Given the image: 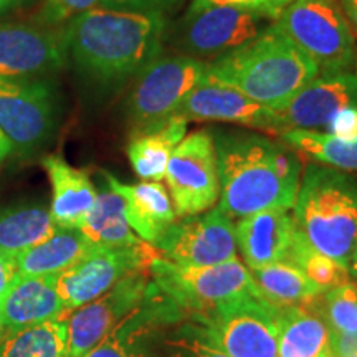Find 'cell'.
<instances>
[{
    "label": "cell",
    "mask_w": 357,
    "mask_h": 357,
    "mask_svg": "<svg viewBox=\"0 0 357 357\" xmlns=\"http://www.w3.org/2000/svg\"><path fill=\"white\" fill-rule=\"evenodd\" d=\"M167 17L96 7L63 26L66 61L93 95L123 91L162 55Z\"/></svg>",
    "instance_id": "obj_1"
},
{
    "label": "cell",
    "mask_w": 357,
    "mask_h": 357,
    "mask_svg": "<svg viewBox=\"0 0 357 357\" xmlns=\"http://www.w3.org/2000/svg\"><path fill=\"white\" fill-rule=\"evenodd\" d=\"M220 197L218 208L238 220L268 208L291 211L300 190L303 166L296 151L261 132L217 129Z\"/></svg>",
    "instance_id": "obj_2"
},
{
    "label": "cell",
    "mask_w": 357,
    "mask_h": 357,
    "mask_svg": "<svg viewBox=\"0 0 357 357\" xmlns=\"http://www.w3.org/2000/svg\"><path fill=\"white\" fill-rule=\"evenodd\" d=\"M318 75V66L271 22L245 47L211 61L205 77L280 111Z\"/></svg>",
    "instance_id": "obj_3"
},
{
    "label": "cell",
    "mask_w": 357,
    "mask_h": 357,
    "mask_svg": "<svg viewBox=\"0 0 357 357\" xmlns=\"http://www.w3.org/2000/svg\"><path fill=\"white\" fill-rule=\"evenodd\" d=\"M293 220L311 248L349 270L357 243V178L307 164L293 205Z\"/></svg>",
    "instance_id": "obj_4"
},
{
    "label": "cell",
    "mask_w": 357,
    "mask_h": 357,
    "mask_svg": "<svg viewBox=\"0 0 357 357\" xmlns=\"http://www.w3.org/2000/svg\"><path fill=\"white\" fill-rule=\"evenodd\" d=\"M149 275L185 318L263 294L240 258L211 266H182L159 255L151 263Z\"/></svg>",
    "instance_id": "obj_5"
},
{
    "label": "cell",
    "mask_w": 357,
    "mask_h": 357,
    "mask_svg": "<svg viewBox=\"0 0 357 357\" xmlns=\"http://www.w3.org/2000/svg\"><path fill=\"white\" fill-rule=\"evenodd\" d=\"M273 24L319 73L357 66V43L337 0H289Z\"/></svg>",
    "instance_id": "obj_6"
},
{
    "label": "cell",
    "mask_w": 357,
    "mask_h": 357,
    "mask_svg": "<svg viewBox=\"0 0 357 357\" xmlns=\"http://www.w3.org/2000/svg\"><path fill=\"white\" fill-rule=\"evenodd\" d=\"M271 22L260 12L192 0L184 15L167 24L166 43L177 55L211 63L255 40Z\"/></svg>",
    "instance_id": "obj_7"
},
{
    "label": "cell",
    "mask_w": 357,
    "mask_h": 357,
    "mask_svg": "<svg viewBox=\"0 0 357 357\" xmlns=\"http://www.w3.org/2000/svg\"><path fill=\"white\" fill-rule=\"evenodd\" d=\"M207 61L185 55H160L134 82L124 100L132 134L154 131L177 116L190 91L204 82Z\"/></svg>",
    "instance_id": "obj_8"
},
{
    "label": "cell",
    "mask_w": 357,
    "mask_h": 357,
    "mask_svg": "<svg viewBox=\"0 0 357 357\" xmlns=\"http://www.w3.org/2000/svg\"><path fill=\"white\" fill-rule=\"evenodd\" d=\"M61 93L53 78L0 79V129L20 154H33L55 136Z\"/></svg>",
    "instance_id": "obj_9"
},
{
    "label": "cell",
    "mask_w": 357,
    "mask_h": 357,
    "mask_svg": "<svg viewBox=\"0 0 357 357\" xmlns=\"http://www.w3.org/2000/svg\"><path fill=\"white\" fill-rule=\"evenodd\" d=\"M159 252L141 242L131 247L93 245L73 265L55 275V288L66 311H75L109 291L124 276L149 270Z\"/></svg>",
    "instance_id": "obj_10"
},
{
    "label": "cell",
    "mask_w": 357,
    "mask_h": 357,
    "mask_svg": "<svg viewBox=\"0 0 357 357\" xmlns=\"http://www.w3.org/2000/svg\"><path fill=\"white\" fill-rule=\"evenodd\" d=\"M281 307L263 294L192 316L230 357H278Z\"/></svg>",
    "instance_id": "obj_11"
},
{
    "label": "cell",
    "mask_w": 357,
    "mask_h": 357,
    "mask_svg": "<svg viewBox=\"0 0 357 357\" xmlns=\"http://www.w3.org/2000/svg\"><path fill=\"white\" fill-rule=\"evenodd\" d=\"M166 189L177 218L215 207L220 197L217 151L212 132L200 129L178 142L166 167Z\"/></svg>",
    "instance_id": "obj_12"
},
{
    "label": "cell",
    "mask_w": 357,
    "mask_h": 357,
    "mask_svg": "<svg viewBox=\"0 0 357 357\" xmlns=\"http://www.w3.org/2000/svg\"><path fill=\"white\" fill-rule=\"evenodd\" d=\"M159 255L182 266H211L236 257L235 223L220 208L177 218L154 245Z\"/></svg>",
    "instance_id": "obj_13"
},
{
    "label": "cell",
    "mask_w": 357,
    "mask_h": 357,
    "mask_svg": "<svg viewBox=\"0 0 357 357\" xmlns=\"http://www.w3.org/2000/svg\"><path fill=\"white\" fill-rule=\"evenodd\" d=\"M66 65L63 30L0 22V79L53 78Z\"/></svg>",
    "instance_id": "obj_14"
},
{
    "label": "cell",
    "mask_w": 357,
    "mask_h": 357,
    "mask_svg": "<svg viewBox=\"0 0 357 357\" xmlns=\"http://www.w3.org/2000/svg\"><path fill=\"white\" fill-rule=\"evenodd\" d=\"M149 280V270L124 276L109 291L71 312L66 319L70 357H83L137 310L146 298Z\"/></svg>",
    "instance_id": "obj_15"
},
{
    "label": "cell",
    "mask_w": 357,
    "mask_h": 357,
    "mask_svg": "<svg viewBox=\"0 0 357 357\" xmlns=\"http://www.w3.org/2000/svg\"><path fill=\"white\" fill-rule=\"evenodd\" d=\"M357 106V66L319 73L312 82L276 111L275 134L294 129L326 131L339 111Z\"/></svg>",
    "instance_id": "obj_16"
},
{
    "label": "cell",
    "mask_w": 357,
    "mask_h": 357,
    "mask_svg": "<svg viewBox=\"0 0 357 357\" xmlns=\"http://www.w3.org/2000/svg\"><path fill=\"white\" fill-rule=\"evenodd\" d=\"M178 116L189 121L235 124L275 134L276 111L266 108L238 89L205 77L185 98Z\"/></svg>",
    "instance_id": "obj_17"
},
{
    "label": "cell",
    "mask_w": 357,
    "mask_h": 357,
    "mask_svg": "<svg viewBox=\"0 0 357 357\" xmlns=\"http://www.w3.org/2000/svg\"><path fill=\"white\" fill-rule=\"evenodd\" d=\"M294 235L293 212L287 208H268L238 218L235 223L236 248L242 252L248 270L284 260Z\"/></svg>",
    "instance_id": "obj_18"
},
{
    "label": "cell",
    "mask_w": 357,
    "mask_h": 357,
    "mask_svg": "<svg viewBox=\"0 0 357 357\" xmlns=\"http://www.w3.org/2000/svg\"><path fill=\"white\" fill-rule=\"evenodd\" d=\"M3 329L17 331L68 314L55 288V275L19 276L0 298Z\"/></svg>",
    "instance_id": "obj_19"
},
{
    "label": "cell",
    "mask_w": 357,
    "mask_h": 357,
    "mask_svg": "<svg viewBox=\"0 0 357 357\" xmlns=\"http://www.w3.org/2000/svg\"><path fill=\"white\" fill-rule=\"evenodd\" d=\"M102 176L109 189L123 199L126 220L134 234L154 247L164 231L177 220L166 185L149 181L124 184L106 171H102Z\"/></svg>",
    "instance_id": "obj_20"
},
{
    "label": "cell",
    "mask_w": 357,
    "mask_h": 357,
    "mask_svg": "<svg viewBox=\"0 0 357 357\" xmlns=\"http://www.w3.org/2000/svg\"><path fill=\"white\" fill-rule=\"evenodd\" d=\"M50 178L53 199L50 213L58 229L78 230L95 205L98 192L89 176L82 169L70 166L61 155L52 154L42 160Z\"/></svg>",
    "instance_id": "obj_21"
},
{
    "label": "cell",
    "mask_w": 357,
    "mask_h": 357,
    "mask_svg": "<svg viewBox=\"0 0 357 357\" xmlns=\"http://www.w3.org/2000/svg\"><path fill=\"white\" fill-rule=\"evenodd\" d=\"M318 298L305 305L281 307L278 357H331V331Z\"/></svg>",
    "instance_id": "obj_22"
},
{
    "label": "cell",
    "mask_w": 357,
    "mask_h": 357,
    "mask_svg": "<svg viewBox=\"0 0 357 357\" xmlns=\"http://www.w3.org/2000/svg\"><path fill=\"white\" fill-rule=\"evenodd\" d=\"M185 134L187 121L178 114L154 131L132 134L126 153L134 172L142 181H162L171 154Z\"/></svg>",
    "instance_id": "obj_23"
},
{
    "label": "cell",
    "mask_w": 357,
    "mask_h": 357,
    "mask_svg": "<svg viewBox=\"0 0 357 357\" xmlns=\"http://www.w3.org/2000/svg\"><path fill=\"white\" fill-rule=\"evenodd\" d=\"M91 247L79 230L58 229L45 242L15 255L17 275H58L78 261Z\"/></svg>",
    "instance_id": "obj_24"
},
{
    "label": "cell",
    "mask_w": 357,
    "mask_h": 357,
    "mask_svg": "<svg viewBox=\"0 0 357 357\" xmlns=\"http://www.w3.org/2000/svg\"><path fill=\"white\" fill-rule=\"evenodd\" d=\"M58 230L43 204H17L0 208V248L19 255L45 242Z\"/></svg>",
    "instance_id": "obj_25"
},
{
    "label": "cell",
    "mask_w": 357,
    "mask_h": 357,
    "mask_svg": "<svg viewBox=\"0 0 357 357\" xmlns=\"http://www.w3.org/2000/svg\"><path fill=\"white\" fill-rule=\"evenodd\" d=\"M78 230L98 247H131L142 242L129 227L123 199L111 189L96 195L95 205Z\"/></svg>",
    "instance_id": "obj_26"
},
{
    "label": "cell",
    "mask_w": 357,
    "mask_h": 357,
    "mask_svg": "<svg viewBox=\"0 0 357 357\" xmlns=\"http://www.w3.org/2000/svg\"><path fill=\"white\" fill-rule=\"evenodd\" d=\"M278 136L298 155H305L312 164L344 172L357 171V139H342L328 131L310 129H294Z\"/></svg>",
    "instance_id": "obj_27"
},
{
    "label": "cell",
    "mask_w": 357,
    "mask_h": 357,
    "mask_svg": "<svg viewBox=\"0 0 357 357\" xmlns=\"http://www.w3.org/2000/svg\"><path fill=\"white\" fill-rule=\"evenodd\" d=\"M252 278L266 300L284 307L305 305L324 293L298 266L289 261H275L271 265L250 270Z\"/></svg>",
    "instance_id": "obj_28"
},
{
    "label": "cell",
    "mask_w": 357,
    "mask_h": 357,
    "mask_svg": "<svg viewBox=\"0 0 357 357\" xmlns=\"http://www.w3.org/2000/svg\"><path fill=\"white\" fill-rule=\"evenodd\" d=\"M0 357H70L65 319L8 331L0 339Z\"/></svg>",
    "instance_id": "obj_29"
},
{
    "label": "cell",
    "mask_w": 357,
    "mask_h": 357,
    "mask_svg": "<svg viewBox=\"0 0 357 357\" xmlns=\"http://www.w3.org/2000/svg\"><path fill=\"white\" fill-rule=\"evenodd\" d=\"M153 357H230L199 323L178 319L164 326L153 347Z\"/></svg>",
    "instance_id": "obj_30"
},
{
    "label": "cell",
    "mask_w": 357,
    "mask_h": 357,
    "mask_svg": "<svg viewBox=\"0 0 357 357\" xmlns=\"http://www.w3.org/2000/svg\"><path fill=\"white\" fill-rule=\"evenodd\" d=\"M289 261L294 266H298L310 278L312 283L318 284L321 289H331L337 284L344 283L349 280V270L342 265H339L336 260L323 255V253L316 252L310 245L305 242V238L298 234L294 235L291 250L284 260Z\"/></svg>",
    "instance_id": "obj_31"
},
{
    "label": "cell",
    "mask_w": 357,
    "mask_h": 357,
    "mask_svg": "<svg viewBox=\"0 0 357 357\" xmlns=\"http://www.w3.org/2000/svg\"><path fill=\"white\" fill-rule=\"evenodd\" d=\"M318 306L331 334L354 333L357 329V283L347 280L319 294Z\"/></svg>",
    "instance_id": "obj_32"
},
{
    "label": "cell",
    "mask_w": 357,
    "mask_h": 357,
    "mask_svg": "<svg viewBox=\"0 0 357 357\" xmlns=\"http://www.w3.org/2000/svg\"><path fill=\"white\" fill-rule=\"evenodd\" d=\"M101 6V0H43L37 17L40 25H66L75 17Z\"/></svg>",
    "instance_id": "obj_33"
},
{
    "label": "cell",
    "mask_w": 357,
    "mask_h": 357,
    "mask_svg": "<svg viewBox=\"0 0 357 357\" xmlns=\"http://www.w3.org/2000/svg\"><path fill=\"white\" fill-rule=\"evenodd\" d=\"M184 0H101V7L114 8V10L159 13L167 17L176 12Z\"/></svg>",
    "instance_id": "obj_34"
},
{
    "label": "cell",
    "mask_w": 357,
    "mask_h": 357,
    "mask_svg": "<svg viewBox=\"0 0 357 357\" xmlns=\"http://www.w3.org/2000/svg\"><path fill=\"white\" fill-rule=\"evenodd\" d=\"M205 6H220V7H234L243 8V10L260 12L270 17L271 20H276L283 7L289 0H195Z\"/></svg>",
    "instance_id": "obj_35"
},
{
    "label": "cell",
    "mask_w": 357,
    "mask_h": 357,
    "mask_svg": "<svg viewBox=\"0 0 357 357\" xmlns=\"http://www.w3.org/2000/svg\"><path fill=\"white\" fill-rule=\"evenodd\" d=\"M326 131L342 137V139H357V106L339 111L328 124Z\"/></svg>",
    "instance_id": "obj_36"
},
{
    "label": "cell",
    "mask_w": 357,
    "mask_h": 357,
    "mask_svg": "<svg viewBox=\"0 0 357 357\" xmlns=\"http://www.w3.org/2000/svg\"><path fill=\"white\" fill-rule=\"evenodd\" d=\"M331 357H357V329L354 333L331 334Z\"/></svg>",
    "instance_id": "obj_37"
},
{
    "label": "cell",
    "mask_w": 357,
    "mask_h": 357,
    "mask_svg": "<svg viewBox=\"0 0 357 357\" xmlns=\"http://www.w3.org/2000/svg\"><path fill=\"white\" fill-rule=\"evenodd\" d=\"M17 278V266H15V257L10 253L3 252L0 248V298L6 294L12 281Z\"/></svg>",
    "instance_id": "obj_38"
},
{
    "label": "cell",
    "mask_w": 357,
    "mask_h": 357,
    "mask_svg": "<svg viewBox=\"0 0 357 357\" xmlns=\"http://www.w3.org/2000/svg\"><path fill=\"white\" fill-rule=\"evenodd\" d=\"M347 22L357 30V0H337Z\"/></svg>",
    "instance_id": "obj_39"
},
{
    "label": "cell",
    "mask_w": 357,
    "mask_h": 357,
    "mask_svg": "<svg viewBox=\"0 0 357 357\" xmlns=\"http://www.w3.org/2000/svg\"><path fill=\"white\" fill-rule=\"evenodd\" d=\"M12 151L13 149H12L10 141H8V137L3 134L2 129H0V164L3 162V159H6L7 155L12 153Z\"/></svg>",
    "instance_id": "obj_40"
},
{
    "label": "cell",
    "mask_w": 357,
    "mask_h": 357,
    "mask_svg": "<svg viewBox=\"0 0 357 357\" xmlns=\"http://www.w3.org/2000/svg\"><path fill=\"white\" fill-rule=\"evenodd\" d=\"M29 2V0H0V13H6L12 8H17L24 3Z\"/></svg>",
    "instance_id": "obj_41"
},
{
    "label": "cell",
    "mask_w": 357,
    "mask_h": 357,
    "mask_svg": "<svg viewBox=\"0 0 357 357\" xmlns=\"http://www.w3.org/2000/svg\"><path fill=\"white\" fill-rule=\"evenodd\" d=\"M349 275H352L357 280V243L354 247V252H352V258L349 263Z\"/></svg>",
    "instance_id": "obj_42"
},
{
    "label": "cell",
    "mask_w": 357,
    "mask_h": 357,
    "mask_svg": "<svg viewBox=\"0 0 357 357\" xmlns=\"http://www.w3.org/2000/svg\"><path fill=\"white\" fill-rule=\"evenodd\" d=\"M3 331H6V329H3V321H2V312H0V339L3 337Z\"/></svg>",
    "instance_id": "obj_43"
}]
</instances>
